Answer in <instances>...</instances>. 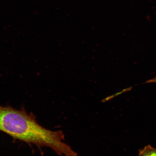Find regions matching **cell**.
I'll list each match as a JSON object with an SVG mask.
<instances>
[{"instance_id":"1","label":"cell","mask_w":156,"mask_h":156,"mask_svg":"<svg viewBox=\"0 0 156 156\" xmlns=\"http://www.w3.org/2000/svg\"><path fill=\"white\" fill-rule=\"evenodd\" d=\"M0 131L14 139L38 147H49L58 155L75 154V152L63 142L64 136L62 131H52L40 126L34 115L28 114L24 107L17 110L10 106H0Z\"/></svg>"},{"instance_id":"2","label":"cell","mask_w":156,"mask_h":156,"mask_svg":"<svg viewBox=\"0 0 156 156\" xmlns=\"http://www.w3.org/2000/svg\"><path fill=\"white\" fill-rule=\"evenodd\" d=\"M138 156H156V148L148 145L140 150Z\"/></svg>"},{"instance_id":"3","label":"cell","mask_w":156,"mask_h":156,"mask_svg":"<svg viewBox=\"0 0 156 156\" xmlns=\"http://www.w3.org/2000/svg\"><path fill=\"white\" fill-rule=\"evenodd\" d=\"M149 83H156V77L148 81Z\"/></svg>"}]
</instances>
